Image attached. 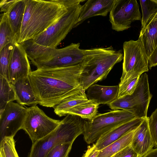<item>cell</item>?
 <instances>
[{
    "label": "cell",
    "mask_w": 157,
    "mask_h": 157,
    "mask_svg": "<svg viewBox=\"0 0 157 157\" xmlns=\"http://www.w3.org/2000/svg\"><path fill=\"white\" fill-rule=\"evenodd\" d=\"M157 65V46L149 58L148 68L151 69L153 67Z\"/></svg>",
    "instance_id": "e575fe53"
},
{
    "label": "cell",
    "mask_w": 157,
    "mask_h": 157,
    "mask_svg": "<svg viewBox=\"0 0 157 157\" xmlns=\"http://www.w3.org/2000/svg\"><path fill=\"white\" fill-rule=\"evenodd\" d=\"M80 63L63 67L40 68L29 76L39 104L54 108L83 89L80 83Z\"/></svg>",
    "instance_id": "6da1fadb"
},
{
    "label": "cell",
    "mask_w": 157,
    "mask_h": 157,
    "mask_svg": "<svg viewBox=\"0 0 157 157\" xmlns=\"http://www.w3.org/2000/svg\"><path fill=\"white\" fill-rule=\"evenodd\" d=\"M27 109L22 129L28 135L32 144L53 131L60 122L48 117L36 105Z\"/></svg>",
    "instance_id": "30bf717a"
},
{
    "label": "cell",
    "mask_w": 157,
    "mask_h": 157,
    "mask_svg": "<svg viewBox=\"0 0 157 157\" xmlns=\"http://www.w3.org/2000/svg\"><path fill=\"white\" fill-rule=\"evenodd\" d=\"M16 100L15 93L12 84L0 76V113L8 103Z\"/></svg>",
    "instance_id": "d4e9b609"
},
{
    "label": "cell",
    "mask_w": 157,
    "mask_h": 157,
    "mask_svg": "<svg viewBox=\"0 0 157 157\" xmlns=\"http://www.w3.org/2000/svg\"><path fill=\"white\" fill-rule=\"evenodd\" d=\"M148 117L136 129L131 144L138 157H143L154 147L149 130Z\"/></svg>",
    "instance_id": "5bb4252c"
},
{
    "label": "cell",
    "mask_w": 157,
    "mask_h": 157,
    "mask_svg": "<svg viewBox=\"0 0 157 157\" xmlns=\"http://www.w3.org/2000/svg\"><path fill=\"white\" fill-rule=\"evenodd\" d=\"M140 77L135 78L126 82L119 84L117 98H120L125 96L132 94L136 87Z\"/></svg>",
    "instance_id": "f546056e"
},
{
    "label": "cell",
    "mask_w": 157,
    "mask_h": 157,
    "mask_svg": "<svg viewBox=\"0 0 157 157\" xmlns=\"http://www.w3.org/2000/svg\"><path fill=\"white\" fill-rule=\"evenodd\" d=\"M85 120L77 116L67 115L53 131L32 144L28 157H45L56 146L73 143L78 136L83 134Z\"/></svg>",
    "instance_id": "5b68a950"
},
{
    "label": "cell",
    "mask_w": 157,
    "mask_h": 157,
    "mask_svg": "<svg viewBox=\"0 0 157 157\" xmlns=\"http://www.w3.org/2000/svg\"><path fill=\"white\" fill-rule=\"evenodd\" d=\"M136 118L131 112L120 109L97 114L91 120H85L84 140L88 144L93 143L105 134Z\"/></svg>",
    "instance_id": "52a82bcc"
},
{
    "label": "cell",
    "mask_w": 157,
    "mask_h": 157,
    "mask_svg": "<svg viewBox=\"0 0 157 157\" xmlns=\"http://www.w3.org/2000/svg\"><path fill=\"white\" fill-rule=\"evenodd\" d=\"M27 107L18 103H8L0 113V141L6 137H14L22 128Z\"/></svg>",
    "instance_id": "7c38bea8"
},
{
    "label": "cell",
    "mask_w": 157,
    "mask_h": 157,
    "mask_svg": "<svg viewBox=\"0 0 157 157\" xmlns=\"http://www.w3.org/2000/svg\"><path fill=\"white\" fill-rule=\"evenodd\" d=\"M152 97L148 75L145 73L140 76L136 87L132 94L117 98L108 105L113 110L127 111L136 118H145L147 117L148 109Z\"/></svg>",
    "instance_id": "9c48e42d"
},
{
    "label": "cell",
    "mask_w": 157,
    "mask_h": 157,
    "mask_svg": "<svg viewBox=\"0 0 157 157\" xmlns=\"http://www.w3.org/2000/svg\"><path fill=\"white\" fill-rule=\"evenodd\" d=\"M85 91L82 89L77 93L63 100L55 106L54 112L59 117L64 116L65 113L72 108L88 101Z\"/></svg>",
    "instance_id": "44dd1931"
},
{
    "label": "cell",
    "mask_w": 157,
    "mask_h": 157,
    "mask_svg": "<svg viewBox=\"0 0 157 157\" xmlns=\"http://www.w3.org/2000/svg\"><path fill=\"white\" fill-rule=\"evenodd\" d=\"M124 51L123 72L119 84L129 81L140 77L148 71L149 59L144 47L142 36L140 35L136 40L125 41Z\"/></svg>",
    "instance_id": "ba28073f"
},
{
    "label": "cell",
    "mask_w": 157,
    "mask_h": 157,
    "mask_svg": "<svg viewBox=\"0 0 157 157\" xmlns=\"http://www.w3.org/2000/svg\"><path fill=\"white\" fill-rule=\"evenodd\" d=\"M17 39L7 13L2 14L0 21V50L10 43L15 44Z\"/></svg>",
    "instance_id": "cb8c5ba5"
},
{
    "label": "cell",
    "mask_w": 157,
    "mask_h": 157,
    "mask_svg": "<svg viewBox=\"0 0 157 157\" xmlns=\"http://www.w3.org/2000/svg\"><path fill=\"white\" fill-rule=\"evenodd\" d=\"M148 126L154 147L157 148V108L148 117Z\"/></svg>",
    "instance_id": "4dcf8cb0"
},
{
    "label": "cell",
    "mask_w": 157,
    "mask_h": 157,
    "mask_svg": "<svg viewBox=\"0 0 157 157\" xmlns=\"http://www.w3.org/2000/svg\"><path fill=\"white\" fill-rule=\"evenodd\" d=\"M141 19L136 0H114L109 14V21L113 30L122 31L130 28L132 22Z\"/></svg>",
    "instance_id": "8fae6325"
},
{
    "label": "cell",
    "mask_w": 157,
    "mask_h": 157,
    "mask_svg": "<svg viewBox=\"0 0 157 157\" xmlns=\"http://www.w3.org/2000/svg\"><path fill=\"white\" fill-rule=\"evenodd\" d=\"M144 47L149 58L157 46V20L147 24L141 29Z\"/></svg>",
    "instance_id": "ffe728a7"
},
{
    "label": "cell",
    "mask_w": 157,
    "mask_h": 157,
    "mask_svg": "<svg viewBox=\"0 0 157 157\" xmlns=\"http://www.w3.org/2000/svg\"><path fill=\"white\" fill-rule=\"evenodd\" d=\"M114 0H87L82 5L74 28L77 27L89 18L97 16H107L112 9Z\"/></svg>",
    "instance_id": "9a60e30c"
},
{
    "label": "cell",
    "mask_w": 157,
    "mask_h": 157,
    "mask_svg": "<svg viewBox=\"0 0 157 157\" xmlns=\"http://www.w3.org/2000/svg\"><path fill=\"white\" fill-rule=\"evenodd\" d=\"M156 20H157V9L155 13H154L153 14H152L151 16V17H150L146 25L151 22Z\"/></svg>",
    "instance_id": "8d00e7d4"
},
{
    "label": "cell",
    "mask_w": 157,
    "mask_h": 157,
    "mask_svg": "<svg viewBox=\"0 0 157 157\" xmlns=\"http://www.w3.org/2000/svg\"><path fill=\"white\" fill-rule=\"evenodd\" d=\"M31 71L29 58L24 47L22 44L16 42L9 66V81L13 84L20 78L29 76Z\"/></svg>",
    "instance_id": "4fadbf2b"
},
{
    "label": "cell",
    "mask_w": 157,
    "mask_h": 157,
    "mask_svg": "<svg viewBox=\"0 0 157 157\" xmlns=\"http://www.w3.org/2000/svg\"><path fill=\"white\" fill-rule=\"evenodd\" d=\"M74 0H26L17 42L22 44L39 36L67 11Z\"/></svg>",
    "instance_id": "7a4b0ae2"
},
{
    "label": "cell",
    "mask_w": 157,
    "mask_h": 157,
    "mask_svg": "<svg viewBox=\"0 0 157 157\" xmlns=\"http://www.w3.org/2000/svg\"><path fill=\"white\" fill-rule=\"evenodd\" d=\"M84 58L80 63L81 86L84 90L98 81L105 79L114 66L123 59L120 50L112 46L85 49Z\"/></svg>",
    "instance_id": "277c9868"
},
{
    "label": "cell",
    "mask_w": 157,
    "mask_h": 157,
    "mask_svg": "<svg viewBox=\"0 0 157 157\" xmlns=\"http://www.w3.org/2000/svg\"><path fill=\"white\" fill-rule=\"evenodd\" d=\"M83 0H74L69 6L67 11L55 23L40 34L32 39L41 46L56 48L74 27L79 14Z\"/></svg>",
    "instance_id": "8992f818"
},
{
    "label": "cell",
    "mask_w": 157,
    "mask_h": 157,
    "mask_svg": "<svg viewBox=\"0 0 157 157\" xmlns=\"http://www.w3.org/2000/svg\"><path fill=\"white\" fill-rule=\"evenodd\" d=\"M111 157H138L131 144L126 147Z\"/></svg>",
    "instance_id": "1f68e13d"
},
{
    "label": "cell",
    "mask_w": 157,
    "mask_h": 157,
    "mask_svg": "<svg viewBox=\"0 0 157 157\" xmlns=\"http://www.w3.org/2000/svg\"><path fill=\"white\" fill-rule=\"evenodd\" d=\"M86 94L89 100L100 104H109L118 96L119 85L104 86L94 84L87 90Z\"/></svg>",
    "instance_id": "e0dca14e"
},
{
    "label": "cell",
    "mask_w": 157,
    "mask_h": 157,
    "mask_svg": "<svg viewBox=\"0 0 157 157\" xmlns=\"http://www.w3.org/2000/svg\"><path fill=\"white\" fill-rule=\"evenodd\" d=\"M136 129L129 131L118 140L100 151L97 157H111L131 145Z\"/></svg>",
    "instance_id": "7402d4cb"
},
{
    "label": "cell",
    "mask_w": 157,
    "mask_h": 157,
    "mask_svg": "<svg viewBox=\"0 0 157 157\" xmlns=\"http://www.w3.org/2000/svg\"><path fill=\"white\" fill-rule=\"evenodd\" d=\"M73 143H64L56 145L49 151L45 157H68Z\"/></svg>",
    "instance_id": "f1b7e54d"
},
{
    "label": "cell",
    "mask_w": 157,
    "mask_h": 157,
    "mask_svg": "<svg viewBox=\"0 0 157 157\" xmlns=\"http://www.w3.org/2000/svg\"><path fill=\"white\" fill-rule=\"evenodd\" d=\"M100 151L97 149L95 144L88 147L82 157H97Z\"/></svg>",
    "instance_id": "d6a6232c"
},
{
    "label": "cell",
    "mask_w": 157,
    "mask_h": 157,
    "mask_svg": "<svg viewBox=\"0 0 157 157\" xmlns=\"http://www.w3.org/2000/svg\"><path fill=\"white\" fill-rule=\"evenodd\" d=\"M154 1L157 3V0H154Z\"/></svg>",
    "instance_id": "74e56055"
},
{
    "label": "cell",
    "mask_w": 157,
    "mask_h": 157,
    "mask_svg": "<svg viewBox=\"0 0 157 157\" xmlns=\"http://www.w3.org/2000/svg\"><path fill=\"white\" fill-rule=\"evenodd\" d=\"M26 0H16L7 12L17 39L20 34L26 5Z\"/></svg>",
    "instance_id": "d6986e66"
},
{
    "label": "cell",
    "mask_w": 157,
    "mask_h": 157,
    "mask_svg": "<svg viewBox=\"0 0 157 157\" xmlns=\"http://www.w3.org/2000/svg\"><path fill=\"white\" fill-rule=\"evenodd\" d=\"M16 0H1L0 2L1 12L3 13H7Z\"/></svg>",
    "instance_id": "836d02e7"
},
{
    "label": "cell",
    "mask_w": 157,
    "mask_h": 157,
    "mask_svg": "<svg viewBox=\"0 0 157 157\" xmlns=\"http://www.w3.org/2000/svg\"><path fill=\"white\" fill-rule=\"evenodd\" d=\"M14 44H8L0 50V76L9 81V67Z\"/></svg>",
    "instance_id": "484cf974"
},
{
    "label": "cell",
    "mask_w": 157,
    "mask_h": 157,
    "mask_svg": "<svg viewBox=\"0 0 157 157\" xmlns=\"http://www.w3.org/2000/svg\"><path fill=\"white\" fill-rule=\"evenodd\" d=\"M145 119L136 118L105 134L96 142L95 144L97 149L100 151L128 132L136 129Z\"/></svg>",
    "instance_id": "2e32d148"
},
{
    "label": "cell",
    "mask_w": 157,
    "mask_h": 157,
    "mask_svg": "<svg viewBox=\"0 0 157 157\" xmlns=\"http://www.w3.org/2000/svg\"><path fill=\"white\" fill-rule=\"evenodd\" d=\"M29 59L37 68L63 67L80 64L85 56L84 50L80 44L72 43L64 48L57 49L37 44L32 40L22 43Z\"/></svg>",
    "instance_id": "3957f363"
},
{
    "label": "cell",
    "mask_w": 157,
    "mask_h": 157,
    "mask_svg": "<svg viewBox=\"0 0 157 157\" xmlns=\"http://www.w3.org/2000/svg\"><path fill=\"white\" fill-rule=\"evenodd\" d=\"M143 157H157V148H153Z\"/></svg>",
    "instance_id": "d590c367"
},
{
    "label": "cell",
    "mask_w": 157,
    "mask_h": 157,
    "mask_svg": "<svg viewBox=\"0 0 157 157\" xmlns=\"http://www.w3.org/2000/svg\"><path fill=\"white\" fill-rule=\"evenodd\" d=\"M140 2L142 13V29L145 26L151 15L156 11L157 3L154 0H140Z\"/></svg>",
    "instance_id": "83f0119b"
},
{
    "label": "cell",
    "mask_w": 157,
    "mask_h": 157,
    "mask_svg": "<svg viewBox=\"0 0 157 157\" xmlns=\"http://www.w3.org/2000/svg\"><path fill=\"white\" fill-rule=\"evenodd\" d=\"M99 105L89 100L68 110L65 113L64 116L71 114L79 116L84 119L91 120L98 114Z\"/></svg>",
    "instance_id": "603a6c76"
},
{
    "label": "cell",
    "mask_w": 157,
    "mask_h": 157,
    "mask_svg": "<svg viewBox=\"0 0 157 157\" xmlns=\"http://www.w3.org/2000/svg\"><path fill=\"white\" fill-rule=\"evenodd\" d=\"M14 137H6L0 141V157H19Z\"/></svg>",
    "instance_id": "4316f807"
},
{
    "label": "cell",
    "mask_w": 157,
    "mask_h": 157,
    "mask_svg": "<svg viewBox=\"0 0 157 157\" xmlns=\"http://www.w3.org/2000/svg\"><path fill=\"white\" fill-rule=\"evenodd\" d=\"M12 84L15 92L16 100L18 103L23 106L39 104L29 76L20 78Z\"/></svg>",
    "instance_id": "ac0fdd59"
}]
</instances>
